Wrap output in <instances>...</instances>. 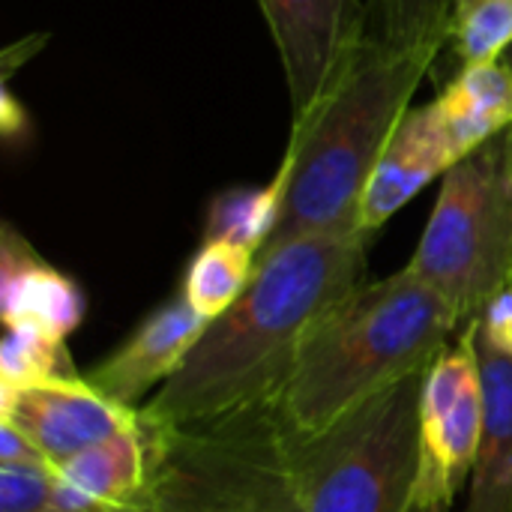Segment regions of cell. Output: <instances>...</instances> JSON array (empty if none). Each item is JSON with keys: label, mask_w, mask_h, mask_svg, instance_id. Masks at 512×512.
<instances>
[{"label": "cell", "mask_w": 512, "mask_h": 512, "mask_svg": "<svg viewBox=\"0 0 512 512\" xmlns=\"http://www.w3.org/2000/svg\"><path fill=\"white\" fill-rule=\"evenodd\" d=\"M369 234H318L258 255L240 300L210 321L183 366L138 408L186 426L279 399L309 330L363 285Z\"/></svg>", "instance_id": "6da1fadb"}, {"label": "cell", "mask_w": 512, "mask_h": 512, "mask_svg": "<svg viewBox=\"0 0 512 512\" xmlns=\"http://www.w3.org/2000/svg\"><path fill=\"white\" fill-rule=\"evenodd\" d=\"M438 48L441 39L381 33L345 57L324 93L291 120L276 171L282 210L261 252L300 237L360 231L366 183Z\"/></svg>", "instance_id": "7a4b0ae2"}, {"label": "cell", "mask_w": 512, "mask_h": 512, "mask_svg": "<svg viewBox=\"0 0 512 512\" xmlns=\"http://www.w3.org/2000/svg\"><path fill=\"white\" fill-rule=\"evenodd\" d=\"M462 321L408 267L363 282L309 330L279 393L294 438H312L378 393L426 372Z\"/></svg>", "instance_id": "3957f363"}, {"label": "cell", "mask_w": 512, "mask_h": 512, "mask_svg": "<svg viewBox=\"0 0 512 512\" xmlns=\"http://www.w3.org/2000/svg\"><path fill=\"white\" fill-rule=\"evenodd\" d=\"M141 429L150 480L135 512H306L279 399L186 426L141 420Z\"/></svg>", "instance_id": "277c9868"}, {"label": "cell", "mask_w": 512, "mask_h": 512, "mask_svg": "<svg viewBox=\"0 0 512 512\" xmlns=\"http://www.w3.org/2000/svg\"><path fill=\"white\" fill-rule=\"evenodd\" d=\"M471 321L512 282V129L462 156L444 177L405 264Z\"/></svg>", "instance_id": "5b68a950"}, {"label": "cell", "mask_w": 512, "mask_h": 512, "mask_svg": "<svg viewBox=\"0 0 512 512\" xmlns=\"http://www.w3.org/2000/svg\"><path fill=\"white\" fill-rule=\"evenodd\" d=\"M423 375L378 393L321 435L294 438L306 512H417Z\"/></svg>", "instance_id": "8992f818"}, {"label": "cell", "mask_w": 512, "mask_h": 512, "mask_svg": "<svg viewBox=\"0 0 512 512\" xmlns=\"http://www.w3.org/2000/svg\"><path fill=\"white\" fill-rule=\"evenodd\" d=\"M483 423V372L474 345V324L465 321L456 330V342L447 345L423 375L414 510H453L456 495L471 480Z\"/></svg>", "instance_id": "52a82bcc"}, {"label": "cell", "mask_w": 512, "mask_h": 512, "mask_svg": "<svg viewBox=\"0 0 512 512\" xmlns=\"http://www.w3.org/2000/svg\"><path fill=\"white\" fill-rule=\"evenodd\" d=\"M282 60L291 117H300L330 84L345 57L366 39L360 0H258Z\"/></svg>", "instance_id": "ba28073f"}, {"label": "cell", "mask_w": 512, "mask_h": 512, "mask_svg": "<svg viewBox=\"0 0 512 512\" xmlns=\"http://www.w3.org/2000/svg\"><path fill=\"white\" fill-rule=\"evenodd\" d=\"M0 423L15 426L54 468L138 426V411L96 393L87 378L75 384L3 390Z\"/></svg>", "instance_id": "9c48e42d"}, {"label": "cell", "mask_w": 512, "mask_h": 512, "mask_svg": "<svg viewBox=\"0 0 512 512\" xmlns=\"http://www.w3.org/2000/svg\"><path fill=\"white\" fill-rule=\"evenodd\" d=\"M210 321L183 294L156 306L102 363L84 378L105 399L138 411L144 396L159 390L198 345Z\"/></svg>", "instance_id": "30bf717a"}, {"label": "cell", "mask_w": 512, "mask_h": 512, "mask_svg": "<svg viewBox=\"0 0 512 512\" xmlns=\"http://www.w3.org/2000/svg\"><path fill=\"white\" fill-rule=\"evenodd\" d=\"M459 162L435 102L411 108L381 153L360 204V231L372 234L387 225L414 195Z\"/></svg>", "instance_id": "8fae6325"}, {"label": "cell", "mask_w": 512, "mask_h": 512, "mask_svg": "<svg viewBox=\"0 0 512 512\" xmlns=\"http://www.w3.org/2000/svg\"><path fill=\"white\" fill-rule=\"evenodd\" d=\"M0 306L6 327H33L69 339L84 318V291L51 267L12 225L0 234Z\"/></svg>", "instance_id": "7c38bea8"}, {"label": "cell", "mask_w": 512, "mask_h": 512, "mask_svg": "<svg viewBox=\"0 0 512 512\" xmlns=\"http://www.w3.org/2000/svg\"><path fill=\"white\" fill-rule=\"evenodd\" d=\"M150 480V453L141 429L117 432L57 468L51 512H135Z\"/></svg>", "instance_id": "4fadbf2b"}, {"label": "cell", "mask_w": 512, "mask_h": 512, "mask_svg": "<svg viewBox=\"0 0 512 512\" xmlns=\"http://www.w3.org/2000/svg\"><path fill=\"white\" fill-rule=\"evenodd\" d=\"M474 345L483 372L486 423L462 512H512V354L489 345L477 324Z\"/></svg>", "instance_id": "5bb4252c"}, {"label": "cell", "mask_w": 512, "mask_h": 512, "mask_svg": "<svg viewBox=\"0 0 512 512\" xmlns=\"http://www.w3.org/2000/svg\"><path fill=\"white\" fill-rule=\"evenodd\" d=\"M456 156H468L486 141L512 129V72L504 60L462 66L435 99Z\"/></svg>", "instance_id": "9a60e30c"}, {"label": "cell", "mask_w": 512, "mask_h": 512, "mask_svg": "<svg viewBox=\"0 0 512 512\" xmlns=\"http://www.w3.org/2000/svg\"><path fill=\"white\" fill-rule=\"evenodd\" d=\"M258 255L225 243V240H204L201 249L189 258L180 294L189 300V306L204 315L207 321H216L225 315L240 294L246 291Z\"/></svg>", "instance_id": "2e32d148"}, {"label": "cell", "mask_w": 512, "mask_h": 512, "mask_svg": "<svg viewBox=\"0 0 512 512\" xmlns=\"http://www.w3.org/2000/svg\"><path fill=\"white\" fill-rule=\"evenodd\" d=\"M279 210H282V186L276 177L267 186L225 189L207 207L204 240H225L261 255V249L276 231Z\"/></svg>", "instance_id": "e0dca14e"}, {"label": "cell", "mask_w": 512, "mask_h": 512, "mask_svg": "<svg viewBox=\"0 0 512 512\" xmlns=\"http://www.w3.org/2000/svg\"><path fill=\"white\" fill-rule=\"evenodd\" d=\"M84 381L66 351V339L33 327H6L0 342V387L27 390Z\"/></svg>", "instance_id": "ac0fdd59"}, {"label": "cell", "mask_w": 512, "mask_h": 512, "mask_svg": "<svg viewBox=\"0 0 512 512\" xmlns=\"http://www.w3.org/2000/svg\"><path fill=\"white\" fill-rule=\"evenodd\" d=\"M450 39L462 66L501 60L512 45V0H453Z\"/></svg>", "instance_id": "d6986e66"}, {"label": "cell", "mask_w": 512, "mask_h": 512, "mask_svg": "<svg viewBox=\"0 0 512 512\" xmlns=\"http://www.w3.org/2000/svg\"><path fill=\"white\" fill-rule=\"evenodd\" d=\"M54 465H0V512H51Z\"/></svg>", "instance_id": "ffe728a7"}, {"label": "cell", "mask_w": 512, "mask_h": 512, "mask_svg": "<svg viewBox=\"0 0 512 512\" xmlns=\"http://www.w3.org/2000/svg\"><path fill=\"white\" fill-rule=\"evenodd\" d=\"M474 324L489 345L512 354V282L483 303V309L474 315Z\"/></svg>", "instance_id": "44dd1931"}, {"label": "cell", "mask_w": 512, "mask_h": 512, "mask_svg": "<svg viewBox=\"0 0 512 512\" xmlns=\"http://www.w3.org/2000/svg\"><path fill=\"white\" fill-rule=\"evenodd\" d=\"M0 465H51L15 426L0 423Z\"/></svg>", "instance_id": "7402d4cb"}, {"label": "cell", "mask_w": 512, "mask_h": 512, "mask_svg": "<svg viewBox=\"0 0 512 512\" xmlns=\"http://www.w3.org/2000/svg\"><path fill=\"white\" fill-rule=\"evenodd\" d=\"M501 60H504V63H507V66H510V72H512V45H510V48H507V54H504V57H501Z\"/></svg>", "instance_id": "603a6c76"}]
</instances>
